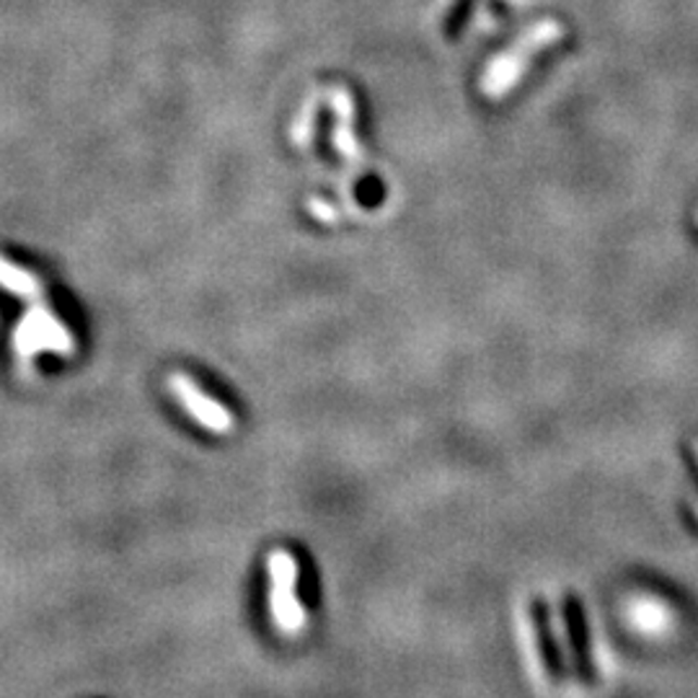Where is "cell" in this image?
Listing matches in <instances>:
<instances>
[{
	"label": "cell",
	"mask_w": 698,
	"mask_h": 698,
	"mask_svg": "<svg viewBox=\"0 0 698 698\" xmlns=\"http://www.w3.org/2000/svg\"><path fill=\"white\" fill-rule=\"evenodd\" d=\"M564 37V26L553 18H544V22L533 24L523 37H518L515 45H510L502 54H497L495 60L487 65V73L482 78V91L489 99H502L512 86L520 84L525 71L533 60L538 58L546 47L557 45Z\"/></svg>",
	"instance_id": "6da1fadb"
},
{
	"label": "cell",
	"mask_w": 698,
	"mask_h": 698,
	"mask_svg": "<svg viewBox=\"0 0 698 698\" xmlns=\"http://www.w3.org/2000/svg\"><path fill=\"white\" fill-rule=\"evenodd\" d=\"M270 572V611L285 636H298L308 624V611L298 600V561L290 551L275 549L266 559Z\"/></svg>",
	"instance_id": "7a4b0ae2"
},
{
	"label": "cell",
	"mask_w": 698,
	"mask_h": 698,
	"mask_svg": "<svg viewBox=\"0 0 698 698\" xmlns=\"http://www.w3.org/2000/svg\"><path fill=\"white\" fill-rule=\"evenodd\" d=\"M13 347L22 354V360H32L39 352L71 354L75 345L71 332L60 319H54L42 306L32 308L13 332Z\"/></svg>",
	"instance_id": "3957f363"
},
{
	"label": "cell",
	"mask_w": 698,
	"mask_h": 698,
	"mask_svg": "<svg viewBox=\"0 0 698 698\" xmlns=\"http://www.w3.org/2000/svg\"><path fill=\"white\" fill-rule=\"evenodd\" d=\"M169 388L171 394L176 396V401L184 407V412H187L195 422H200L204 429H210V433L215 435L233 433V414L223 407V403L210 399V396L189 378V375L174 373L169 378Z\"/></svg>",
	"instance_id": "277c9868"
},
{
	"label": "cell",
	"mask_w": 698,
	"mask_h": 698,
	"mask_svg": "<svg viewBox=\"0 0 698 698\" xmlns=\"http://www.w3.org/2000/svg\"><path fill=\"white\" fill-rule=\"evenodd\" d=\"M0 285H3L9 292H13V296H22V298H37L39 292H42V285H39L37 277L29 275V272L22 270V266L3 262V259H0Z\"/></svg>",
	"instance_id": "5b68a950"
}]
</instances>
